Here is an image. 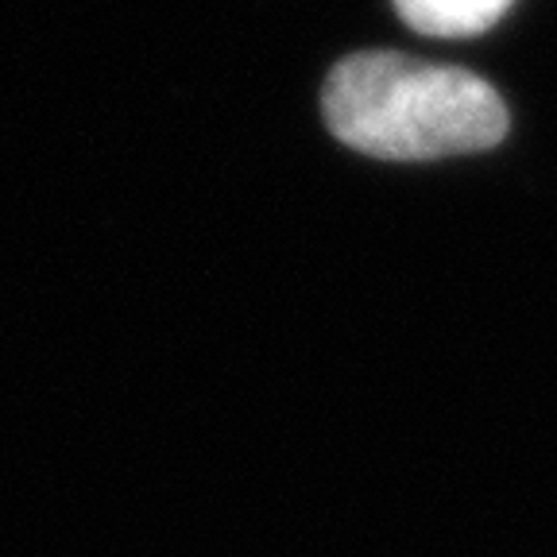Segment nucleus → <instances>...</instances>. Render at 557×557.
I'll return each instance as SVG.
<instances>
[{
  "label": "nucleus",
  "mask_w": 557,
  "mask_h": 557,
  "mask_svg": "<svg viewBox=\"0 0 557 557\" xmlns=\"http://www.w3.org/2000/svg\"><path fill=\"white\" fill-rule=\"evenodd\" d=\"M515 0H395L403 24L437 39H461L496 27Z\"/></svg>",
  "instance_id": "obj_2"
},
{
  "label": "nucleus",
  "mask_w": 557,
  "mask_h": 557,
  "mask_svg": "<svg viewBox=\"0 0 557 557\" xmlns=\"http://www.w3.org/2000/svg\"><path fill=\"white\" fill-rule=\"evenodd\" d=\"M330 132L375 159H437L496 148L507 104L480 74L399 51H360L322 89Z\"/></svg>",
  "instance_id": "obj_1"
}]
</instances>
